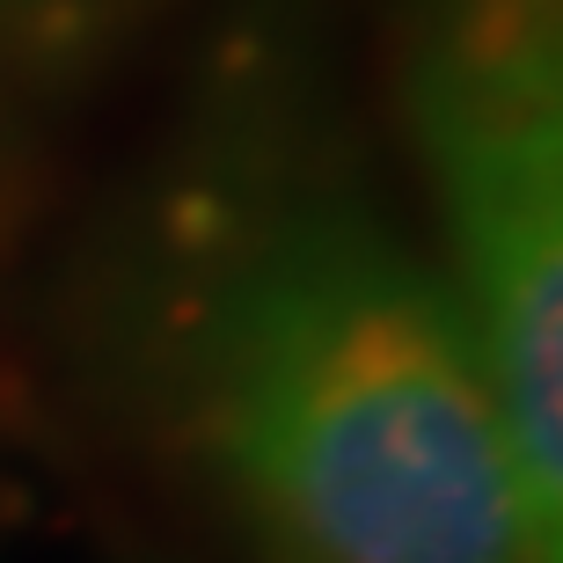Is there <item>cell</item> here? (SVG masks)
Wrapping results in <instances>:
<instances>
[{"label": "cell", "mask_w": 563, "mask_h": 563, "mask_svg": "<svg viewBox=\"0 0 563 563\" xmlns=\"http://www.w3.org/2000/svg\"><path fill=\"white\" fill-rule=\"evenodd\" d=\"M74 8H96V0H0V15H74Z\"/></svg>", "instance_id": "3"}, {"label": "cell", "mask_w": 563, "mask_h": 563, "mask_svg": "<svg viewBox=\"0 0 563 563\" xmlns=\"http://www.w3.org/2000/svg\"><path fill=\"white\" fill-rule=\"evenodd\" d=\"M184 410L286 563H556L432 250L352 190H278L198 264Z\"/></svg>", "instance_id": "1"}, {"label": "cell", "mask_w": 563, "mask_h": 563, "mask_svg": "<svg viewBox=\"0 0 563 563\" xmlns=\"http://www.w3.org/2000/svg\"><path fill=\"white\" fill-rule=\"evenodd\" d=\"M402 118L432 264L534 498L563 520V0H410Z\"/></svg>", "instance_id": "2"}]
</instances>
